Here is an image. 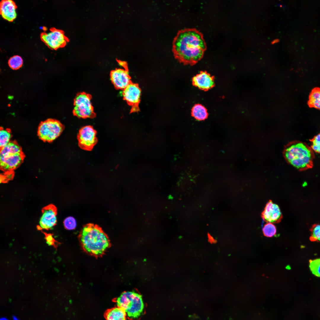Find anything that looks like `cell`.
<instances>
[{"label":"cell","instance_id":"cell-13","mask_svg":"<svg viewBox=\"0 0 320 320\" xmlns=\"http://www.w3.org/2000/svg\"><path fill=\"white\" fill-rule=\"evenodd\" d=\"M141 90L138 85L131 82L123 90L124 99L132 107L138 106L141 95Z\"/></svg>","mask_w":320,"mask_h":320},{"label":"cell","instance_id":"cell-24","mask_svg":"<svg viewBox=\"0 0 320 320\" xmlns=\"http://www.w3.org/2000/svg\"><path fill=\"white\" fill-rule=\"evenodd\" d=\"M311 148L314 152L320 154V133L309 140Z\"/></svg>","mask_w":320,"mask_h":320},{"label":"cell","instance_id":"cell-26","mask_svg":"<svg viewBox=\"0 0 320 320\" xmlns=\"http://www.w3.org/2000/svg\"><path fill=\"white\" fill-rule=\"evenodd\" d=\"M10 172H8V173L5 175L1 176V183H6L8 180L12 179L13 177V175L12 173H10Z\"/></svg>","mask_w":320,"mask_h":320},{"label":"cell","instance_id":"cell-16","mask_svg":"<svg viewBox=\"0 0 320 320\" xmlns=\"http://www.w3.org/2000/svg\"><path fill=\"white\" fill-rule=\"evenodd\" d=\"M127 315L125 311L118 307L108 311L105 315L106 320H126Z\"/></svg>","mask_w":320,"mask_h":320},{"label":"cell","instance_id":"cell-21","mask_svg":"<svg viewBox=\"0 0 320 320\" xmlns=\"http://www.w3.org/2000/svg\"><path fill=\"white\" fill-rule=\"evenodd\" d=\"M309 266L312 273L316 277H320V258L310 260Z\"/></svg>","mask_w":320,"mask_h":320},{"label":"cell","instance_id":"cell-18","mask_svg":"<svg viewBox=\"0 0 320 320\" xmlns=\"http://www.w3.org/2000/svg\"><path fill=\"white\" fill-rule=\"evenodd\" d=\"M308 104L310 108H314L320 110V88L313 89L309 96Z\"/></svg>","mask_w":320,"mask_h":320},{"label":"cell","instance_id":"cell-22","mask_svg":"<svg viewBox=\"0 0 320 320\" xmlns=\"http://www.w3.org/2000/svg\"><path fill=\"white\" fill-rule=\"evenodd\" d=\"M8 63L9 66L12 69L17 70L22 67L23 64V60L20 56L15 55L9 58Z\"/></svg>","mask_w":320,"mask_h":320},{"label":"cell","instance_id":"cell-8","mask_svg":"<svg viewBox=\"0 0 320 320\" xmlns=\"http://www.w3.org/2000/svg\"><path fill=\"white\" fill-rule=\"evenodd\" d=\"M40 37L49 48L54 50L64 47L68 41L63 31L55 28H51L48 33H41Z\"/></svg>","mask_w":320,"mask_h":320},{"label":"cell","instance_id":"cell-10","mask_svg":"<svg viewBox=\"0 0 320 320\" xmlns=\"http://www.w3.org/2000/svg\"><path fill=\"white\" fill-rule=\"evenodd\" d=\"M42 212L38 229L49 230L52 228L57 222L56 207L53 204H49L42 209Z\"/></svg>","mask_w":320,"mask_h":320},{"label":"cell","instance_id":"cell-9","mask_svg":"<svg viewBox=\"0 0 320 320\" xmlns=\"http://www.w3.org/2000/svg\"><path fill=\"white\" fill-rule=\"evenodd\" d=\"M97 131L92 126H86L82 127L77 136L79 146L83 150L91 151L97 142Z\"/></svg>","mask_w":320,"mask_h":320},{"label":"cell","instance_id":"cell-27","mask_svg":"<svg viewBox=\"0 0 320 320\" xmlns=\"http://www.w3.org/2000/svg\"><path fill=\"white\" fill-rule=\"evenodd\" d=\"M45 239L47 243L49 245H52L54 244L55 240L53 238L52 235L50 234H46Z\"/></svg>","mask_w":320,"mask_h":320},{"label":"cell","instance_id":"cell-3","mask_svg":"<svg viewBox=\"0 0 320 320\" xmlns=\"http://www.w3.org/2000/svg\"><path fill=\"white\" fill-rule=\"evenodd\" d=\"M284 155L287 161L299 171L312 168L315 158L314 152L306 143L295 141L286 148Z\"/></svg>","mask_w":320,"mask_h":320},{"label":"cell","instance_id":"cell-7","mask_svg":"<svg viewBox=\"0 0 320 320\" xmlns=\"http://www.w3.org/2000/svg\"><path fill=\"white\" fill-rule=\"evenodd\" d=\"M91 96L82 92L77 94L74 100L73 115L79 118H93L95 116Z\"/></svg>","mask_w":320,"mask_h":320},{"label":"cell","instance_id":"cell-5","mask_svg":"<svg viewBox=\"0 0 320 320\" xmlns=\"http://www.w3.org/2000/svg\"><path fill=\"white\" fill-rule=\"evenodd\" d=\"M24 155L21 148L17 143L11 141L1 148V169L5 172H11L17 168L22 162Z\"/></svg>","mask_w":320,"mask_h":320},{"label":"cell","instance_id":"cell-6","mask_svg":"<svg viewBox=\"0 0 320 320\" xmlns=\"http://www.w3.org/2000/svg\"><path fill=\"white\" fill-rule=\"evenodd\" d=\"M64 129V125L59 121L49 119L40 124L38 129V135L43 141L50 142L56 139Z\"/></svg>","mask_w":320,"mask_h":320},{"label":"cell","instance_id":"cell-11","mask_svg":"<svg viewBox=\"0 0 320 320\" xmlns=\"http://www.w3.org/2000/svg\"><path fill=\"white\" fill-rule=\"evenodd\" d=\"M261 215L264 221L272 223H279L283 218L279 206L271 200L266 204Z\"/></svg>","mask_w":320,"mask_h":320},{"label":"cell","instance_id":"cell-4","mask_svg":"<svg viewBox=\"0 0 320 320\" xmlns=\"http://www.w3.org/2000/svg\"><path fill=\"white\" fill-rule=\"evenodd\" d=\"M117 307L123 310L131 319L139 318L144 311V305L142 296L134 291L122 293L116 300Z\"/></svg>","mask_w":320,"mask_h":320},{"label":"cell","instance_id":"cell-14","mask_svg":"<svg viewBox=\"0 0 320 320\" xmlns=\"http://www.w3.org/2000/svg\"><path fill=\"white\" fill-rule=\"evenodd\" d=\"M192 84L200 89L206 91L215 86L214 76L206 71H201L193 77Z\"/></svg>","mask_w":320,"mask_h":320},{"label":"cell","instance_id":"cell-17","mask_svg":"<svg viewBox=\"0 0 320 320\" xmlns=\"http://www.w3.org/2000/svg\"><path fill=\"white\" fill-rule=\"evenodd\" d=\"M191 114L195 119L199 121L204 120L207 118L208 115L207 109L199 104H195L192 107Z\"/></svg>","mask_w":320,"mask_h":320},{"label":"cell","instance_id":"cell-2","mask_svg":"<svg viewBox=\"0 0 320 320\" xmlns=\"http://www.w3.org/2000/svg\"><path fill=\"white\" fill-rule=\"evenodd\" d=\"M79 238L84 249L95 256L102 255L110 244L107 235L100 227L94 224L84 225L81 231Z\"/></svg>","mask_w":320,"mask_h":320},{"label":"cell","instance_id":"cell-28","mask_svg":"<svg viewBox=\"0 0 320 320\" xmlns=\"http://www.w3.org/2000/svg\"><path fill=\"white\" fill-rule=\"evenodd\" d=\"M119 65L121 67H123L124 69H127V63L123 61L119 60L118 61Z\"/></svg>","mask_w":320,"mask_h":320},{"label":"cell","instance_id":"cell-30","mask_svg":"<svg viewBox=\"0 0 320 320\" xmlns=\"http://www.w3.org/2000/svg\"><path fill=\"white\" fill-rule=\"evenodd\" d=\"M278 6H279V7H284V6L283 5H282L281 4H278Z\"/></svg>","mask_w":320,"mask_h":320},{"label":"cell","instance_id":"cell-15","mask_svg":"<svg viewBox=\"0 0 320 320\" xmlns=\"http://www.w3.org/2000/svg\"><path fill=\"white\" fill-rule=\"evenodd\" d=\"M17 6L12 0H3L0 3V13L2 17L9 22H12L16 17Z\"/></svg>","mask_w":320,"mask_h":320},{"label":"cell","instance_id":"cell-1","mask_svg":"<svg viewBox=\"0 0 320 320\" xmlns=\"http://www.w3.org/2000/svg\"><path fill=\"white\" fill-rule=\"evenodd\" d=\"M173 47L176 58L184 64L191 65L202 58L207 48L203 34L195 28L180 31L174 39Z\"/></svg>","mask_w":320,"mask_h":320},{"label":"cell","instance_id":"cell-29","mask_svg":"<svg viewBox=\"0 0 320 320\" xmlns=\"http://www.w3.org/2000/svg\"><path fill=\"white\" fill-rule=\"evenodd\" d=\"M279 40L278 39H274L271 42V44H274L279 42Z\"/></svg>","mask_w":320,"mask_h":320},{"label":"cell","instance_id":"cell-12","mask_svg":"<svg viewBox=\"0 0 320 320\" xmlns=\"http://www.w3.org/2000/svg\"><path fill=\"white\" fill-rule=\"evenodd\" d=\"M110 78L115 87L123 90L131 82L127 69L118 68L111 71Z\"/></svg>","mask_w":320,"mask_h":320},{"label":"cell","instance_id":"cell-23","mask_svg":"<svg viewBox=\"0 0 320 320\" xmlns=\"http://www.w3.org/2000/svg\"><path fill=\"white\" fill-rule=\"evenodd\" d=\"M310 239L312 241L320 242V224L313 225L311 229Z\"/></svg>","mask_w":320,"mask_h":320},{"label":"cell","instance_id":"cell-19","mask_svg":"<svg viewBox=\"0 0 320 320\" xmlns=\"http://www.w3.org/2000/svg\"><path fill=\"white\" fill-rule=\"evenodd\" d=\"M12 135L9 130L1 128L0 130V147L1 148L11 141Z\"/></svg>","mask_w":320,"mask_h":320},{"label":"cell","instance_id":"cell-20","mask_svg":"<svg viewBox=\"0 0 320 320\" xmlns=\"http://www.w3.org/2000/svg\"><path fill=\"white\" fill-rule=\"evenodd\" d=\"M262 231L264 236L270 238L275 236L277 232L276 226L273 223H267L264 225Z\"/></svg>","mask_w":320,"mask_h":320},{"label":"cell","instance_id":"cell-25","mask_svg":"<svg viewBox=\"0 0 320 320\" xmlns=\"http://www.w3.org/2000/svg\"><path fill=\"white\" fill-rule=\"evenodd\" d=\"M65 228L68 230H72L75 229L76 226V220L74 218L70 216L66 217L63 221Z\"/></svg>","mask_w":320,"mask_h":320}]
</instances>
